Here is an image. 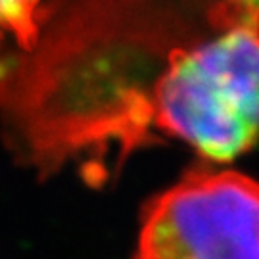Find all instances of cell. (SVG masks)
Instances as JSON below:
<instances>
[{
  "label": "cell",
  "instance_id": "obj_3",
  "mask_svg": "<svg viewBox=\"0 0 259 259\" xmlns=\"http://www.w3.org/2000/svg\"><path fill=\"white\" fill-rule=\"evenodd\" d=\"M45 0H0V47L25 50L35 40Z\"/></svg>",
  "mask_w": 259,
  "mask_h": 259
},
{
  "label": "cell",
  "instance_id": "obj_2",
  "mask_svg": "<svg viewBox=\"0 0 259 259\" xmlns=\"http://www.w3.org/2000/svg\"><path fill=\"white\" fill-rule=\"evenodd\" d=\"M137 259H259V183L202 167L150 200Z\"/></svg>",
  "mask_w": 259,
  "mask_h": 259
},
{
  "label": "cell",
  "instance_id": "obj_1",
  "mask_svg": "<svg viewBox=\"0 0 259 259\" xmlns=\"http://www.w3.org/2000/svg\"><path fill=\"white\" fill-rule=\"evenodd\" d=\"M10 148L50 173L175 139L225 163L259 139V0H48L25 50L0 47Z\"/></svg>",
  "mask_w": 259,
  "mask_h": 259
}]
</instances>
